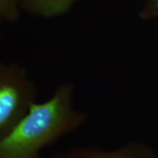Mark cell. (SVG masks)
<instances>
[{
	"mask_svg": "<svg viewBox=\"0 0 158 158\" xmlns=\"http://www.w3.org/2000/svg\"><path fill=\"white\" fill-rule=\"evenodd\" d=\"M0 22H1V19H0ZM0 35H1V30H0Z\"/></svg>",
	"mask_w": 158,
	"mask_h": 158,
	"instance_id": "cell-7",
	"label": "cell"
},
{
	"mask_svg": "<svg viewBox=\"0 0 158 158\" xmlns=\"http://www.w3.org/2000/svg\"><path fill=\"white\" fill-rule=\"evenodd\" d=\"M36 96L34 83L21 66L0 62V141L28 113Z\"/></svg>",
	"mask_w": 158,
	"mask_h": 158,
	"instance_id": "cell-2",
	"label": "cell"
},
{
	"mask_svg": "<svg viewBox=\"0 0 158 158\" xmlns=\"http://www.w3.org/2000/svg\"><path fill=\"white\" fill-rule=\"evenodd\" d=\"M81 158H158L138 145H128L113 151L88 154Z\"/></svg>",
	"mask_w": 158,
	"mask_h": 158,
	"instance_id": "cell-4",
	"label": "cell"
},
{
	"mask_svg": "<svg viewBox=\"0 0 158 158\" xmlns=\"http://www.w3.org/2000/svg\"><path fill=\"white\" fill-rule=\"evenodd\" d=\"M73 91L65 84L47 101L34 103L0 141V158H38L43 148L82 124L85 117L75 107Z\"/></svg>",
	"mask_w": 158,
	"mask_h": 158,
	"instance_id": "cell-1",
	"label": "cell"
},
{
	"mask_svg": "<svg viewBox=\"0 0 158 158\" xmlns=\"http://www.w3.org/2000/svg\"><path fill=\"white\" fill-rule=\"evenodd\" d=\"M147 13H151V14H158V0H154L151 6L148 8Z\"/></svg>",
	"mask_w": 158,
	"mask_h": 158,
	"instance_id": "cell-6",
	"label": "cell"
},
{
	"mask_svg": "<svg viewBox=\"0 0 158 158\" xmlns=\"http://www.w3.org/2000/svg\"><path fill=\"white\" fill-rule=\"evenodd\" d=\"M21 7V0H0V19L16 20Z\"/></svg>",
	"mask_w": 158,
	"mask_h": 158,
	"instance_id": "cell-5",
	"label": "cell"
},
{
	"mask_svg": "<svg viewBox=\"0 0 158 158\" xmlns=\"http://www.w3.org/2000/svg\"><path fill=\"white\" fill-rule=\"evenodd\" d=\"M77 0H21V6L29 12L43 18L62 15L70 10Z\"/></svg>",
	"mask_w": 158,
	"mask_h": 158,
	"instance_id": "cell-3",
	"label": "cell"
}]
</instances>
